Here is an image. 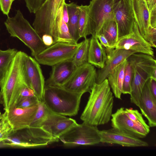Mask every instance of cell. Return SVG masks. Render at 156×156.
<instances>
[{"label": "cell", "instance_id": "cell-37", "mask_svg": "<svg viewBox=\"0 0 156 156\" xmlns=\"http://www.w3.org/2000/svg\"><path fill=\"white\" fill-rule=\"evenodd\" d=\"M15 0H0V8L3 13L8 16L12 3Z\"/></svg>", "mask_w": 156, "mask_h": 156}, {"label": "cell", "instance_id": "cell-8", "mask_svg": "<svg viewBox=\"0 0 156 156\" xmlns=\"http://www.w3.org/2000/svg\"><path fill=\"white\" fill-rule=\"evenodd\" d=\"M97 76L94 66L87 62L77 67L61 87L76 93L83 94L86 92L90 93L96 83Z\"/></svg>", "mask_w": 156, "mask_h": 156}, {"label": "cell", "instance_id": "cell-2", "mask_svg": "<svg viewBox=\"0 0 156 156\" xmlns=\"http://www.w3.org/2000/svg\"><path fill=\"white\" fill-rule=\"evenodd\" d=\"M82 95L61 87L45 85L43 101L51 111L62 115L72 116L77 114Z\"/></svg>", "mask_w": 156, "mask_h": 156}, {"label": "cell", "instance_id": "cell-12", "mask_svg": "<svg viewBox=\"0 0 156 156\" xmlns=\"http://www.w3.org/2000/svg\"><path fill=\"white\" fill-rule=\"evenodd\" d=\"M113 10L119 39L132 32L134 26L135 20L130 0H115Z\"/></svg>", "mask_w": 156, "mask_h": 156}, {"label": "cell", "instance_id": "cell-7", "mask_svg": "<svg viewBox=\"0 0 156 156\" xmlns=\"http://www.w3.org/2000/svg\"><path fill=\"white\" fill-rule=\"evenodd\" d=\"M62 0H46L35 12L33 23L34 29L41 38L44 34L53 37L55 43L57 42L55 31V20Z\"/></svg>", "mask_w": 156, "mask_h": 156}, {"label": "cell", "instance_id": "cell-19", "mask_svg": "<svg viewBox=\"0 0 156 156\" xmlns=\"http://www.w3.org/2000/svg\"><path fill=\"white\" fill-rule=\"evenodd\" d=\"M149 79L144 85L140 97L138 107L142 115L147 119L150 127L156 126V99L150 90Z\"/></svg>", "mask_w": 156, "mask_h": 156}, {"label": "cell", "instance_id": "cell-15", "mask_svg": "<svg viewBox=\"0 0 156 156\" xmlns=\"http://www.w3.org/2000/svg\"><path fill=\"white\" fill-rule=\"evenodd\" d=\"M111 117L112 126L115 129L139 138L145 137L149 133L128 117L124 107L117 109Z\"/></svg>", "mask_w": 156, "mask_h": 156}, {"label": "cell", "instance_id": "cell-24", "mask_svg": "<svg viewBox=\"0 0 156 156\" xmlns=\"http://www.w3.org/2000/svg\"><path fill=\"white\" fill-rule=\"evenodd\" d=\"M64 0H62L61 2L55 20V31L57 42L77 44L71 36L67 24L63 18V6Z\"/></svg>", "mask_w": 156, "mask_h": 156}, {"label": "cell", "instance_id": "cell-40", "mask_svg": "<svg viewBox=\"0 0 156 156\" xmlns=\"http://www.w3.org/2000/svg\"><path fill=\"white\" fill-rule=\"evenodd\" d=\"M149 85L151 91L154 98L156 99V80L150 78Z\"/></svg>", "mask_w": 156, "mask_h": 156}, {"label": "cell", "instance_id": "cell-6", "mask_svg": "<svg viewBox=\"0 0 156 156\" xmlns=\"http://www.w3.org/2000/svg\"><path fill=\"white\" fill-rule=\"evenodd\" d=\"M67 147L94 145L101 143L99 130L97 126L83 122L77 123L59 138Z\"/></svg>", "mask_w": 156, "mask_h": 156}, {"label": "cell", "instance_id": "cell-3", "mask_svg": "<svg viewBox=\"0 0 156 156\" xmlns=\"http://www.w3.org/2000/svg\"><path fill=\"white\" fill-rule=\"evenodd\" d=\"M22 51H18L1 80L0 103L6 112L15 106L20 90L23 82Z\"/></svg>", "mask_w": 156, "mask_h": 156}, {"label": "cell", "instance_id": "cell-35", "mask_svg": "<svg viewBox=\"0 0 156 156\" xmlns=\"http://www.w3.org/2000/svg\"><path fill=\"white\" fill-rule=\"evenodd\" d=\"M40 101L36 97H27L21 99L15 107L30 108L37 105Z\"/></svg>", "mask_w": 156, "mask_h": 156}, {"label": "cell", "instance_id": "cell-1", "mask_svg": "<svg viewBox=\"0 0 156 156\" xmlns=\"http://www.w3.org/2000/svg\"><path fill=\"white\" fill-rule=\"evenodd\" d=\"M86 105L80 116L83 122L98 126L108 122L114 105L113 93L107 78L92 88Z\"/></svg>", "mask_w": 156, "mask_h": 156}, {"label": "cell", "instance_id": "cell-4", "mask_svg": "<svg viewBox=\"0 0 156 156\" xmlns=\"http://www.w3.org/2000/svg\"><path fill=\"white\" fill-rule=\"evenodd\" d=\"M4 24L10 36L17 37L24 43L34 57L48 47L20 10L16 11L14 17L8 16Z\"/></svg>", "mask_w": 156, "mask_h": 156}, {"label": "cell", "instance_id": "cell-34", "mask_svg": "<svg viewBox=\"0 0 156 156\" xmlns=\"http://www.w3.org/2000/svg\"><path fill=\"white\" fill-rule=\"evenodd\" d=\"M150 13V25L156 27V0H144Z\"/></svg>", "mask_w": 156, "mask_h": 156}, {"label": "cell", "instance_id": "cell-9", "mask_svg": "<svg viewBox=\"0 0 156 156\" xmlns=\"http://www.w3.org/2000/svg\"><path fill=\"white\" fill-rule=\"evenodd\" d=\"M82 41L76 44L57 42L45 48L34 57L41 64L52 66L72 60Z\"/></svg>", "mask_w": 156, "mask_h": 156}, {"label": "cell", "instance_id": "cell-10", "mask_svg": "<svg viewBox=\"0 0 156 156\" xmlns=\"http://www.w3.org/2000/svg\"><path fill=\"white\" fill-rule=\"evenodd\" d=\"M115 0H91L88 5V35L97 37L107 19L114 18L113 10Z\"/></svg>", "mask_w": 156, "mask_h": 156}, {"label": "cell", "instance_id": "cell-32", "mask_svg": "<svg viewBox=\"0 0 156 156\" xmlns=\"http://www.w3.org/2000/svg\"><path fill=\"white\" fill-rule=\"evenodd\" d=\"M125 111L128 117L135 123L144 128L149 133L150 127L144 119L142 115L138 111L132 108H125Z\"/></svg>", "mask_w": 156, "mask_h": 156}, {"label": "cell", "instance_id": "cell-18", "mask_svg": "<svg viewBox=\"0 0 156 156\" xmlns=\"http://www.w3.org/2000/svg\"><path fill=\"white\" fill-rule=\"evenodd\" d=\"M107 59L104 67L97 72L96 83H100L106 79L111 71L136 52L124 49H112L106 50Z\"/></svg>", "mask_w": 156, "mask_h": 156}, {"label": "cell", "instance_id": "cell-20", "mask_svg": "<svg viewBox=\"0 0 156 156\" xmlns=\"http://www.w3.org/2000/svg\"><path fill=\"white\" fill-rule=\"evenodd\" d=\"M52 66L50 76L45 81V85L61 87L77 67L72 59L58 63Z\"/></svg>", "mask_w": 156, "mask_h": 156}, {"label": "cell", "instance_id": "cell-13", "mask_svg": "<svg viewBox=\"0 0 156 156\" xmlns=\"http://www.w3.org/2000/svg\"><path fill=\"white\" fill-rule=\"evenodd\" d=\"M152 48L141 34L135 21L132 32L119 38L115 48L130 50L154 57Z\"/></svg>", "mask_w": 156, "mask_h": 156}, {"label": "cell", "instance_id": "cell-21", "mask_svg": "<svg viewBox=\"0 0 156 156\" xmlns=\"http://www.w3.org/2000/svg\"><path fill=\"white\" fill-rule=\"evenodd\" d=\"M133 14L140 32L145 39L150 25V13L144 0H130Z\"/></svg>", "mask_w": 156, "mask_h": 156}, {"label": "cell", "instance_id": "cell-14", "mask_svg": "<svg viewBox=\"0 0 156 156\" xmlns=\"http://www.w3.org/2000/svg\"><path fill=\"white\" fill-rule=\"evenodd\" d=\"M77 123L73 119L54 113L49 109L41 127L58 141L60 136Z\"/></svg>", "mask_w": 156, "mask_h": 156}, {"label": "cell", "instance_id": "cell-29", "mask_svg": "<svg viewBox=\"0 0 156 156\" xmlns=\"http://www.w3.org/2000/svg\"><path fill=\"white\" fill-rule=\"evenodd\" d=\"M79 11L78 21V32L80 38H86L88 35V20L89 12L88 5H78Z\"/></svg>", "mask_w": 156, "mask_h": 156}, {"label": "cell", "instance_id": "cell-25", "mask_svg": "<svg viewBox=\"0 0 156 156\" xmlns=\"http://www.w3.org/2000/svg\"><path fill=\"white\" fill-rule=\"evenodd\" d=\"M69 20L67 23L69 33L76 43L80 38L78 32V21L79 11L78 5L73 2L67 4Z\"/></svg>", "mask_w": 156, "mask_h": 156}, {"label": "cell", "instance_id": "cell-39", "mask_svg": "<svg viewBox=\"0 0 156 156\" xmlns=\"http://www.w3.org/2000/svg\"><path fill=\"white\" fill-rule=\"evenodd\" d=\"M98 38L100 41V43L105 48V50H108L112 49L110 48L107 39L102 34H99L97 37Z\"/></svg>", "mask_w": 156, "mask_h": 156}, {"label": "cell", "instance_id": "cell-26", "mask_svg": "<svg viewBox=\"0 0 156 156\" xmlns=\"http://www.w3.org/2000/svg\"><path fill=\"white\" fill-rule=\"evenodd\" d=\"M99 34L103 35L107 39L111 48H115L118 38L117 26L114 18L104 22Z\"/></svg>", "mask_w": 156, "mask_h": 156}, {"label": "cell", "instance_id": "cell-22", "mask_svg": "<svg viewBox=\"0 0 156 156\" xmlns=\"http://www.w3.org/2000/svg\"><path fill=\"white\" fill-rule=\"evenodd\" d=\"M106 59L107 54L105 48L101 44L97 37L92 36L90 39L88 63L102 69Z\"/></svg>", "mask_w": 156, "mask_h": 156}, {"label": "cell", "instance_id": "cell-30", "mask_svg": "<svg viewBox=\"0 0 156 156\" xmlns=\"http://www.w3.org/2000/svg\"><path fill=\"white\" fill-rule=\"evenodd\" d=\"M133 67L131 63L126 59L124 69L122 94H130L131 91V84L133 74Z\"/></svg>", "mask_w": 156, "mask_h": 156}, {"label": "cell", "instance_id": "cell-38", "mask_svg": "<svg viewBox=\"0 0 156 156\" xmlns=\"http://www.w3.org/2000/svg\"><path fill=\"white\" fill-rule=\"evenodd\" d=\"M41 38L44 44L48 47L55 43L53 37L50 35L44 34Z\"/></svg>", "mask_w": 156, "mask_h": 156}, {"label": "cell", "instance_id": "cell-23", "mask_svg": "<svg viewBox=\"0 0 156 156\" xmlns=\"http://www.w3.org/2000/svg\"><path fill=\"white\" fill-rule=\"evenodd\" d=\"M126 59L113 69L108 75L109 85L115 97L121 99L123 83L124 69Z\"/></svg>", "mask_w": 156, "mask_h": 156}, {"label": "cell", "instance_id": "cell-28", "mask_svg": "<svg viewBox=\"0 0 156 156\" xmlns=\"http://www.w3.org/2000/svg\"><path fill=\"white\" fill-rule=\"evenodd\" d=\"M18 51L15 49H0V79L3 77L12 61Z\"/></svg>", "mask_w": 156, "mask_h": 156}, {"label": "cell", "instance_id": "cell-42", "mask_svg": "<svg viewBox=\"0 0 156 156\" xmlns=\"http://www.w3.org/2000/svg\"><path fill=\"white\" fill-rule=\"evenodd\" d=\"M0 87H1V80L0 79Z\"/></svg>", "mask_w": 156, "mask_h": 156}, {"label": "cell", "instance_id": "cell-36", "mask_svg": "<svg viewBox=\"0 0 156 156\" xmlns=\"http://www.w3.org/2000/svg\"><path fill=\"white\" fill-rule=\"evenodd\" d=\"M32 97L36 96L33 90L27 86L24 82L21 86L15 106L21 99L25 97Z\"/></svg>", "mask_w": 156, "mask_h": 156}, {"label": "cell", "instance_id": "cell-33", "mask_svg": "<svg viewBox=\"0 0 156 156\" xmlns=\"http://www.w3.org/2000/svg\"><path fill=\"white\" fill-rule=\"evenodd\" d=\"M5 116L0 122V143L13 134L12 129Z\"/></svg>", "mask_w": 156, "mask_h": 156}, {"label": "cell", "instance_id": "cell-31", "mask_svg": "<svg viewBox=\"0 0 156 156\" xmlns=\"http://www.w3.org/2000/svg\"><path fill=\"white\" fill-rule=\"evenodd\" d=\"M49 109L44 102L39 101L38 108L33 120L30 126L34 127H41L48 113Z\"/></svg>", "mask_w": 156, "mask_h": 156}, {"label": "cell", "instance_id": "cell-17", "mask_svg": "<svg viewBox=\"0 0 156 156\" xmlns=\"http://www.w3.org/2000/svg\"><path fill=\"white\" fill-rule=\"evenodd\" d=\"M38 104L27 108L14 107L8 112L5 111L6 119L11 126L13 133L28 128L32 122Z\"/></svg>", "mask_w": 156, "mask_h": 156}, {"label": "cell", "instance_id": "cell-43", "mask_svg": "<svg viewBox=\"0 0 156 156\" xmlns=\"http://www.w3.org/2000/svg\"></svg>", "mask_w": 156, "mask_h": 156}, {"label": "cell", "instance_id": "cell-41", "mask_svg": "<svg viewBox=\"0 0 156 156\" xmlns=\"http://www.w3.org/2000/svg\"><path fill=\"white\" fill-rule=\"evenodd\" d=\"M63 16L64 21L67 24L69 20V16L67 3L65 2V0L64 1L63 3Z\"/></svg>", "mask_w": 156, "mask_h": 156}, {"label": "cell", "instance_id": "cell-16", "mask_svg": "<svg viewBox=\"0 0 156 156\" xmlns=\"http://www.w3.org/2000/svg\"><path fill=\"white\" fill-rule=\"evenodd\" d=\"M101 143L117 144L126 147H146L148 143L113 128L99 130Z\"/></svg>", "mask_w": 156, "mask_h": 156}, {"label": "cell", "instance_id": "cell-5", "mask_svg": "<svg viewBox=\"0 0 156 156\" xmlns=\"http://www.w3.org/2000/svg\"><path fill=\"white\" fill-rule=\"evenodd\" d=\"M127 59L131 63L134 69L130 101L138 107L144 85L150 78L156 79V68L150 60L137 54H132Z\"/></svg>", "mask_w": 156, "mask_h": 156}, {"label": "cell", "instance_id": "cell-11", "mask_svg": "<svg viewBox=\"0 0 156 156\" xmlns=\"http://www.w3.org/2000/svg\"><path fill=\"white\" fill-rule=\"evenodd\" d=\"M22 57V73L24 82L33 90L38 100L42 101L45 81L40 64L23 52Z\"/></svg>", "mask_w": 156, "mask_h": 156}, {"label": "cell", "instance_id": "cell-27", "mask_svg": "<svg viewBox=\"0 0 156 156\" xmlns=\"http://www.w3.org/2000/svg\"><path fill=\"white\" fill-rule=\"evenodd\" d=\"M90 38H85L77 50L72 59L76 67L88 62V50Z\"/></svg>", "mask_w": 156, "mask_h": 156}]
</instances>
